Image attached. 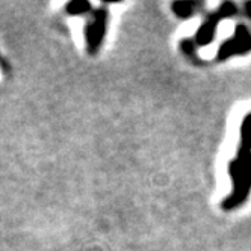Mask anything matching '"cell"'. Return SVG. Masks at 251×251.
I'll list each match as a JSON object with an SVG mask.
<instances>
[{
  "label": "cell",
  "mask_w": 251,
  "mask_h": 251,
  "mask_svg": "<svg viewBox=\"0 0 251 251\" xmlns=\"http://www.w3.org/2000/svg\"><path fill=\"white\" fill-rule=\"evenodd\" d=\"M248 51H251V32L248 27L242 23H239L235 29L233 37L224 41L217 53V61H226L231 56H241L247 55Z\"/></svg>",
  "instance_id": "cell-4"
},
{
  "label": "cell",
  "mask_w": 251,
  "mask_h": 251,
  "mask_svg": "<svg viewBox=\"0 0 251 251\" xmlns=\"http://www.w3.org/2000/svg\"><path fill=\"white\" fill-rule=\"evenodd\" d=\"M236 14H238V6L233 2H224L215 11L209 12L203 25L195 32V44L201 47L209 46L215 40L220 22L228 20L231 17H235Z\"/></svg>",
  "instance_id": "cell-3"
},
{
  "label": "cell",
  "mask_w": 251,
  "mask_h": 251,
  "mask_svg": "<svg viewBox=\"0 0 251 251\" xmlns=\"http://www.w3.org/2000/svg\"><path fill=\"white\" fill-rule=\"evenodd\" d=\"M201 6H203V3H200V2H174L171 5V9H173L174 15H177L178 19L186 20L199 12V9Z\"/></svg>",
  "instance_id": "cell-5"
},
{
  "label": "cell",
  "mask_w": 251,
  "mask_h": 251,
  "mask_svg": "<svg viewBox=\"0 0 251 251\" xmlns=\"http://www.w3.org/2000/svg\"><path fill=\"white\" fill-rule=\"evenodd\" d=\"M107 23H109V9H107L106 5L91 12V17H89V20L85 26L86 53L89 56H96L100 51L107 32Z\"/></svg>",
  "instance_id": "cell-2"
},
{
  "label": "cell",
  "mask_w": 251,
  "mask_h": 251,
  "mask_svg": "<svg viewBox=\"0 0 251 251\" xmlns=\"http://www.w3.org/2000/svg\"><path fill=\"white\" fill-rule=\"evenodd\" d=\"M244 14H245V17H248V19L251 20V2L244 3Z\"/></svg>",
  "instance_id": "cell-8"
},
{
  "label": "cell",
  "mask_w": 251,
  "mask_h": 251,
  "mask_svg": "<svg viewBox=\"0 0 251 251\" xmlns=\"http://www.w3.org/2000/svg\"><path fill=\"white\" fill-rule=\"evenodd\" d=\"M93 9L91 3L85 2V0H75V2H70L65 6V11L68 15H73V17H80V15H86L89 14V11Z\"/></svg>",
  "instance_id": "cell-6"
},
{
  "label": "cell",
  "mask_w": 251,
  "mask_h": 251,
  "mask_svg": "<svg viewBox=\"0 0 251 251\" xmlns=\"http://www.w3.org/2000/svg\"><path fill=\"white\" fill-rule=\"evenodd\" d=\"M239 132L236 154L228 164L231 189L221 203L224 212H233L242 207L251 195V112L242 118Z\"/></svg>",
  "instance_id": "cell-1"
},
{
  "label": "cell",
  "mask_w": 251,
  "mask_h": 251,
  "mask_svg": "<svg viewBox=\"0 0 251 251\" xmlns=\"http://www.w3.org/2000/svg\"><path fill=\"white\" fill-rule=\"evenodd\" d=\"M180 50H182V53L186 56V59L188 61H191V62H194V64H201V59L199 58V55H197V49H195V44H194V41L192 40H182L180 41Z\"/></svg>",
  "instance_id": "cell-7"
}]
</instances>
